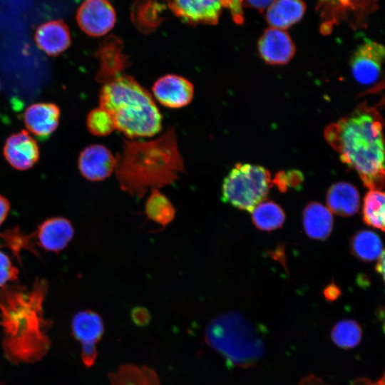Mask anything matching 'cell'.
<instances>
[{
  "mask_svg": "<svg viewBox=\"0 0 385 385\" xmlns=\"http://www.w3.org/2000/svg\"><path fill=\"white\" fill-rule=\"evenodd\" d=\"M48 284L36 277L31 289L6 284L0 289V326L6 359L16 364L34 363L49 351L51 342L43 329L51 322L43 316Z\"/></svg>",
  "mask_w": 385,
  "mask_h": 385,
  "instance_id": "obj_1",
  "label": "cell"
},
{
  "mask_svg": "<svg viewBox=\"0 0 385 385\" xmlns=\"http://www.w3.org/2000/svg\"><path fill=\"white\" fill-rule=\"evenodd\" d=\"M128 65L125 54L100 64L96 76L102 83L100 107L128 138L151 137L161 130L162 115L148 90L125 72Z\"/></svg>",
  "mask_w": 385,
  "mask_h": 385,
  "instance_id": "obj_2",
  "label": "cell"
},
{
  "mask_svg": "<svg viewBox=\"0 0 385 385\" xmlns=\"http://www.w3.org/2000/svg\"><path fill=\"white\" fill-rule=\"evenodd\" d=\"M340 160L355 170L364 186L381 190L384 185V148L380 113L366 103L324 130Z\"/></svg>",
  "mask_w": 385,
  "mask_h": 385,
  "instance_id": "obj_3",
  "label": "cell"
},
{
  "mask_svg": "<svg viewBox=\"0 0 385 385\" xmlns=\"http://www.w3.org/2000/svg\"><path fill=\"white\" fill-rule=\"evenodd\" d=\"M115 170L121 190L138 198L149 188L174 183L185 172L175 129L150 141L125 140Z\"/></svg>",
  "mask_w": 385,
  "mask_h": 385,
  "instance_id": "obj_4",
  "label": "cell"
},
{
  "mask_svg": "<svg viewBox=\"0 0 385 385\" xmlns=\"http://www.w3.org/2000/svg\"><path fill=\"white\" fill-rule=\"evenodd\" d=\"M205 340L231 367L253 366L265 351L264 342L253 325L236 312L212 319L206 327Z\"/></svg>",
  "mask_w": 385,
  "mask_h": 385,
  "instance_id": "obj_5",
  "label": "cell"
},
{
  "mask_svg": "<svg viewBox=\"0 0 385 385\" xmlns=\"http://www.w3.org/2000/svg\"><path fill=\"white\" fill-rule=\"evenodd\" d=\"M271 185L270 173L264 167L237 163L223 180L222 200L235 207L252 212L264 200Z\"/></svg>",
  "mask_w": 385,
  "mask_h": 385,
  "instance_id": "obj_6",
  "label": "cell"
},
{
  "mask_svg": "<svg viewBox=\"0 0 385 385\" xmlns=\"http://www.w3.org/2000/svg\"><path fill=\"white\" fill-rule=\"evenodd\" d=\"M384 55L385 49L381 44L366 39L351 57L350 66L354 79L364 86L378 83Z\"/></svg>",
  "mask_w": 385,
  "mask_h": 385,
  "instance_id": "obj_7",
  "label": "cell"
},
{
  "mask_svg": "<svg viewBox=\"0 0 385 385\" xmlns=\"http://www.w3.org/2000/svg\"><path fill=\"white\" fill-rule=\"evenodd\" d=\"M76 20L86 34L101 36L113 28L115 11L108 0H86L77 11Z\"/></svg>",
  "mask_w": 385,
  "mask_h": 385,
  "instance_id": "obj_8",
  "label": "cell"
},
{
  "mask_svg": "<svg viewBox=\"0 0 385 385\" xmlns=\"http://www.w3.org/2000/svg\"><path fill=\"white\" fill-rule=\"evenodd\" d=\"M182 21L192 26L215 25L222 13L220 0H164Z\"/></svg>",
  "mask_w": 385,
  "mask_h": 385,
  "instance_id": "obj_9",
  "label": "cell"
},
{
  "mask_svg": "<svg viewBox=\"0 0 385 385\" xmlns=\"http://www.w3.org/2000/svg\"><path fill=\"white\" fill-rule=\"evenodd\" d=\"M152 91L161 105L170 108H180L191 102L194 95V86L183 76L167 74L154 83Z\"/></svg>",
  "mask_w": 385,
  "mask_h": 385,
  "instance_id": "obj_10",
  "label": "cell"
},
{
  "mask_svg": "<svg viewBox=\"0 0 385 385\" xmlns=\"http://www.w3.org/2000/svg\"><path fill=\"white\" fill-rule=\"evenodd\" d=\"M260 57L270 65L287 63L295 53V46L284 30L270 27L265 30L257 43Z\"/></svg>",
  "mask_w": 385,
  "mask_h": 385,
  "instance_id": "obj_11",
  "label": "cell"
},
{
  "mask_svg": "<svg viewBox=\"0 0 385 385\" xmlns=\"http://www.w3.org/2000/svg\"><path fill=\"white\" fill-rule=\"evenodd\" d=\"M78 165L86 179L101 181L108 178L115 170V157L103 145H91L80 153Z\"/></svg>",
  "mask_w": 385,
  "mask_h": 385,
  "instance_id": "obj_12",
  "label": "cell"
},
{
  "mask_svg": "<svg viewBox=\"0 0 385 385\" xmlns=\"http://www.w3.org/2000/svg\"><path fill=\"white\" fill-rule=\"evenodd\" d=\"M3 153L7 162L19 170L32 168L39 158L38 144L26 130L9 136L4 144Z\"/></svg>",
  "mask_w": 385,
  "mask_h": 385,
  "instance_id": "obj_13",
  "label": "cell"
},
{
  "mask_svg": "<svg viewBox=\"0 0 385 385\" xmlns=\"http://www.w3.org/2000/svg\"><path fill=\"white\" fill-rule=\"evenodd\" d=\"M34 233L36 242L40 247L58 253L71 242L74 229L68 219L55 217L43 221Z\"/></svg>",
  "mask_w": 385,
  "mask_h": 385,
  "instance_id": "obj_14",
  "label": "cell"
},
{
  "mask_svg": "<svg viewBox=\"0 0 385 385\" xmlns=\"http://www.w3.org/2000/svg\"><path fill=\"white\" fill-rule=\"evenodd\" d=\"M60 118L58 107L51 103H38L26 108L24 115L28 130L41 139H46L56 129Z\"/></svg>",
  "mask_w": 385,
  "mask_h": 385,
  "instance_id": "obj_15",
  "label": "cell"
},
{
  "mask_svg": "<svg viewBox=\"0 0 385 385\" xmlns=\"http://www.w3.org/2000/svg\"><path fill=\"white\" fill-rule=\"evenodd\" d=\"M34 39L38 47L49 56H58L71 43V33L62 20H53L39 26Z\"/></svg>",
  "mask_w": 385,
  "mask_h": 385,
  "instance_id": "obj_16",
  "label": "cell"
},
{
  "mask_svg": "<svg viewBox=\"0 0 385 385\" xmlns=\"http://www.w3.org/2000/svg\"><path fill=\"white\" fill-rule=\"evenodd\" d=\"M165 6L159 0H135L130 9V19L136 29L150 34L164 21Z\"/></svg>",
  "mask_w": 385,
  "mask_h": 385,
  "instance_id": "obj_17",
  "label": "cell"
},
{
  "mask_svg": "<svg viewBox=\"0 0 385 385\" xmlns=\"http://www.w3.org/2000/svg\"><path fill=\"white\" fill-rule=\"evenodd\" d=\"M306 10L303 0H274L267 9L270 27L285 30L302 19Z\"/></svg>",
  "mask_w": 385,
  "mask_h": 385,
  "instance_id": "obj_18",
  "label": "cell"
},
{
  "mask_svg": "<svg viewBox=\"0 0 385 385\" xmlns=\"http://www.w3.org/2000/svg\"><path fill=\"white\" fill-rule=\"evenodd\" d=\"M327 203L334 213L351 216L357 212L359 208L360 196L353 185L346 182H338L329 188Z\"/></svg>",
  "mask_w": 385,
  "mask_h": 385,
  "instance_id": "obj_19",
  "label": "cell"
},
{
  "mask_svg": "<svg viewBox=\"0 0 385 385\" xmlns=\"http://www.w3.org/2000/svg\"><path fill=\"white\" fill-rule=\"evenodd\" d=\"M71 333L81 344H96L104 334L103 319L94 311H80L72 319Z\"/></svg>",
  "mask_w": 385,
  "mask_h": 385,
  "instance_id": "obj_20",
  "label": "cell"
},
{
  "mask_svg": "<svg viewBox=\"0 0 385 385\" xmlns=\"http://www.w3.org/2000/svg\"><path fill=\"white\" fill-rule=\"evenodd\" d=\"M306 234L314 240H325L333 227V217L329 209L319 202L308 204L303 212Z\"/></svg>",
  "mask_w": 385,
  "mask_h": 385,
  "instance_id": "obj_21",
  "label": "cell"
},
{
  "mask_svg": "<svg viewBox=\"0 0 385 385\" xmlns=\"http://www.w3.org/2000/svg\"><path fill=\"white\" fill-rule=\"evenodd\" d=\"M351 251L358 259L370 262L378 259L383 251L379 235L370 230H360L350 242Z\"/></svg>",
  "mask_w": 385,
  "mask_h": 385,
  "instance_id": "obj_22",
  "label": "cell"
},
{
  "mask_svg": "<svg viewBox=\"0 0 385 385\" xmlns=\"http://www.w3.org/2000/svg\"><path fill=\"white\" fill-rule=\"evenodd\" d=\"M254 225L263 231L279 228L285 220L282 208L273 201H262L252 211Z\"/></svg>",
  "mask_w": 385,
  "mask_h": 385,
  "instance_id": "obj_23",
  "label": "cell"
},
{
  "mask_svg": "<svg viewBox=\"0 0 385 385\" xmlns=\"http://www.w3.org/2000/svg\"><path fill=\"white\" fill-rule=\"evenodd\" d=\"M145 214L150 220L165 226L174 219L175 210L164 194L153 188L145 203Z\"/></svg>",
  "mask_w": 385,
  "mask_h": 385,
  "instance_id": "obj_24",
  "label": "cell"
},
{
  "mask_svg": "<svg viewBox=\"0 0 385 385\" xmlns=\"http://www.w3.org/2000/svg\"><path fill=\"white\" fill-rule=\"evenodd\" d=\"M384 192L370 190L365 195L362 215L364 222L369 226L384 231Z\"/></svg>",
  "mask_w": 385,
  "mask_h": 385,
  "instance_id": "obj_25",
  "label": "cell"
},
{
  "mask_svg": "<svg viewBox=\"0 0 385 385\" xmlns=\"http://www.w3.org/2000/svg\"><path fill=\"white\" fill-rule=\"evenodd\" d=\"M0 238L3 241L1 247H8L13 253L14 257L21 263V251L27 250L38 255L35 249V233L25 234L19 227L8 229L0 232Z\"/></svg>",
  "mask_w": 385,
  "mask_h": 385,
  "instance_id": "obj_26",
  "label": "cell"
},
{
  "mask_svg": "<svg viewBox=\"0 0 385 385\" xmlns=\"http://www.w3.org/2000/svg\"><path fill=\"white\" fill-rule=\"evenodd\" d=\"M361 334V327L356 321L344 319L334 326L331 337L337 346L343 349H351L360 342Z\"/></svg>",
  "mask_w": 385,
  "mask_h": 385,
  "instance_id": "obj_27",
  "label": "cell"
},
{
  "mask_svg": "<svg viewBox=\"0 0 385 385\" xmlns=\"http://www.w3.org/2000/svg\"><path fill=\"white\" fill-rule=\"evenodd\" d=\"M86 123L90 133L96 136L108 135L116 129L111 115L101 107L88 113Z\"/></svg>",
  "mask_w": 385,
  "mask_h": 385,
  "instance_id": "obj_28",
  "label": "cell"
},
{
  "mask_svg": "<svg viewBox=\"0 0 385 385\" xmlns=\"http://www.w3.org/2000/svg\"><path fill=\"white\" fill-rule=\"evenodd\" d=\"M19 270L14 265L9 257L0 251V287L18 279Z\"/></svg>",
  "mask_w": 385,
  "mask_h": 385,
  "instance_id": "obj_29",
  "label": "cell"
},
{
  "mask_svg": "<svg viewBox=\"0 0 385 385\" xmlns=\"http://www.w3.org/2000/svg\"><path fill=\"white\" fill-rule=\"evenodd\" d=\"M222 7L228 9L236 24L244 23L243 0H220Z\"/></svg>",
  "mask_w": 385,
  "mask_h": 385,
  "instance_id": "obj_30",
  "label": "cell"
},
{
  "mask_svg": "<svg viewBox=\"0 0 385 385\" xmlns=\"http://www.w3.org/2000/svg\"><path fill=\"white\" fill-rule=\"evenodd\" d=\"M81 357L85 366L91 367L96 362L98 351L96 344H81Z\"/></svg>",
  "mask_w": 385,
  "mask_h": 385,
  "instance_id": "obj_31",
  "label": "cell"
},
{
  "mask_svg": "<svg viewBox=\"0 0 385 385\" xmlns=\"http://www.w3.org/2000/svg\"><path fill=\"white\" fill-rule=\"evenodd\" d=\"M131 318L136 325L143 327L149 324L150 314L146 308L135 307L131 310Z\"/></svg>",
  "mask_w": 385,
  "mask_h": 385,
  "instance_id": "obj_32",
  "label": "cell"
},
{
  "mask_svg": "<svg viewBox=\"0 0 385 385\" xmlns=\"http://www.w3.org/2000/svg\"><path fill=\"white\" fill-rule=\"evenodd\" d=\"M274 0H243L244 7L254 8L263 12Z\"/></svg>",
  "mask_w": 385,
  "mask_h": 385,
  "instance_id": "obj_33",
  "label": "cell"
},
{
  "mask_svg": "<svg viewBox=\"0 0 385 385\" xmlns=\"http://www.w3.org/2000/svg\"><path fill=\"white\" fill-rule=\"evenodd\" d=\"M286 180L287 187L299 188L303 180V178L299 171L292 170L286 174Z\"/></svg>",
  "mask_w": 385,
  "mask_h": 385,
  "instance_id": "obj_34",
  "label": "cell"
},
{
  "mask_svg": "<svg viewBox=\"0 0 385 385\" xmlns=\"http://www.w3.org/2000/svg\"><path fill=\"white\" fill-rule=\"evenodd\" d=\"M10 210V202L3 195L0 194V225L6 218Z\"/></svg>",
  "mask_w": 385,
  "mask_h": 385,
  "instance_id": "obj_35",
  "label": "cell"
},
{
  "mask_svg": "<svg viewBox=\"0 0 385 385\" xmlns=\"http://www.w3.org/2000/svg\"><path fill=\"white\" fill-rule=\"evenodd\" d=\"M324 294L327 299L334 300L339 296L340 289L337 285L332 283L324 290Z\"/></svg>",
  "mask_w": 385,
  "mask_h": 385,
  "instance_id": "obj_36",
  "label": "cell"
},
{
  "mask_svg": "<svg viewBox=\"0 0 385 385\" xmlns=\"http://www.w3.org/2000/svg\"><path fill=\"white\" fill-rule=\"evenodd\" d=\"M378 262L376 266V271L381 274L382 277L384 275V253H381L380 257L378 258Z\"/></svg>",
  "mask_w": 385,
  "mask_h": 385,
  "instance_id": "obj_37",
  "label": "cell"
},
{
  "mask_svg": "<svg viewBox=\"0 0 385 385\" xmlns=\"http://www.w3.org/2000/svg\"><path fill=\"white\" fill-rule=\"evenodd\" d=\"M0 385H6V384H3V383H0Z\"/></svg>",
  "mask_w": 385,
  "mask_h": 385,
  "instance_id": "obj_38",
  "label": "cell"
},
{
  "mask_svg": "<svg viewBox=\"0 0 385 385\" xmlns=\"http://www.w3.org/2000/svg\"><path fill=\"white\" fill-rule=\"evenodd\" d=\"M0 87H1V85H0Z\"/></svg>",
  "mask_w": 385,
  "mask_h": 385,
  "instance_id": "obj_39",
  "label": "cell"
}]
</instances>
